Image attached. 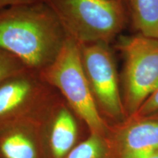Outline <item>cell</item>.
<instances>
[{"instance_id":"obj_13","label":"cell","mask_w":158,"mask_h":158,"mask_svg":"<svg viewBox=\"0 0 158 158\" xmlns=\"http://www.w3.org/2000/svg\"><path fill=\"white\" fill-rule=\"evenodd\" d=\"M158 112V89L142 105L137 113L134 115L149 116Z\"/></svg>"},{"instance_id":"obj_3","label":"cell","mask_w":158,"mask_h":158,"mask_svg":"<svg viewBox=\"0 0 158 158\" xmlns=\"http://www.w3.org/2000/svg\"><path fill=\"white\" fill-rule=\"evenodd\" d=\"M68 36L79 44L109 43L121 32L126 16L116 0H45Z\"/></svg>"},{"instance_id":"obj_1","label":"cell","mask_w":158,"mask_h":158,"mask_svg":"<svg viewBox=\"0 0 158 158\" xmlns=\"http://www.w3.org/2000/svg\"><path fill=\"white\" fill-rule=\"evenodd\" d=\"M68 37L45 2L12 6L0 10V49L40 73L61 52Z\"/></svg>"},{"instance_id":"obj_12","label":"cell","mask_w":158,"mask_h":158,"mask_svg":"<svg viewBox=\"0 0 158 158\" xmlns=\"http://www.w3.org/2000/svg\"><path fill=\"white\" fill-rule=\"evenodd\" d=\"M29 69L13 54L0 49V81Z\"/></svg>"},{"instance_id":"obj_7","label":"cell","mask_w":158,"mask_h":158,"mask_svg":"<svg viewBox=\"0 0 158 158\" xmlns=\"http://www.w3.org/2000/svg\"><path fill=\"white\" fill-rule=\"evenodd\" d=\"M81 124L84 122L58 92L41 117L46 158H67L80 143Z\"/></svg>"},{"instance_id":"obj_14","label":"cell","mask_w":158,"mask_h":158,"mask_svg":"<svg viewBox=\"0 0 158 158\" xmlns=\"http://www.w3.org/2000/svg\"><path fill=\"white\" fill-rule=\"evenodd\" d=\"M45 2V0H0V10L12 6L27 5Z\"/></svg>"},{"instance_id":"obj_6","label":"cell","mask_w":158,"mask_h":158,"mask_svg":"<svg viewBox=\"0 0 158 158\" xmlns=\"http://www.w3.org/2000/svg\"><path fill=\"white\" fill-rule=\"evenodd\" d=\"M58 92L31 69L0 81V123L40 117Z\"/></svg>"},{"instance_id":"obj_9","label":"cell","mask_w":158,"mask_h":158,"mask_svg":"<svg viewBox=\"0 0 158 158\" xmlns=\"http://www.w3.org/2000/svg\"><path fill=\"white\" fill-rule=\"evenodd\" d=\"M41 117L0 123V158H46Z\"/></svg>"},{"instance_id":"obj_11","label":"cell","mask_w":158,"mask_h":158,"mask_svg":"<svg viewBox=\"0 0 158 158\" xmlns=\"http://www.w3.org/2000/svg\"><path fill=\"white\" fill-rule=\"evenodd\" d=\"M67 158H112L106 138L98 134L89 133L81 141Z\"/></svg>"},{"instance_id":"obj_15","label":"cell","mask_w":158,"mask_h":158,"mask_svg":"<svg viewBox=\"0 0 158 158\" xmlns=\"http://www.w3.org/2000/svg\"><path fill=\"white\" fill-rule=\"evenodd\" d=\"M143 158H158V151L155 152H153L151 155H148Z\"/></svg>"},{"instance_id":"obj_10","label":"cell","mask_w":158,"mask_h":158,"mask_svg":"<svg viewBox=\"0 0 158 158\" xmlns=\"http://www.w3.org/2000/svg\"><path fill=\"white\" fill-rule=\"evenodd\" d=\"M135 28L146 37L158 39V0H128Z\"/></svg>"},{"instance_id":"obj_5","label":"cell","mask_w":158,"mask_h":158,"mask_svg":"<svg viewBox=\"0 0 158 158\" xmlns=\"http://www.w3.org/2000/svg\"><path fill=\"white\" fill-rule=\"evenodd\" d=\"M108 44L98 42L79 45L84 73L99 111L102 117L116 124L125 120L127 115L115 59Z\"/></svg>"},{"instance_id":"obj_8","label":"cell","mask_w":158,"mask_h":158,"mask_svg":"<svg viewBox=\"0 0 158 158\" xmlns=\"http://www.w3.org/2000/svg\"><path fill=\"white\" fill-rule=\"evenodd\" d=\"M112 158H143L158 151V114L133 115L109 126L106 135Z\"/></svg>"},{"instance_id":"obj_2","label":"cell","mask_w":158,"mask_h":158,"mask_svg":"<svg viewBox=\"0 0 158 158\" xmlns=\"http://www.w3.org/2000/svg\"><path fill=\"white\" fill-rule=\"evenodd\" d=\"M86 124L89 133L106 137L109 125L99 111L84 73L80 45L68 36L56 59L39 73Z\"/></svg>"},{"instance_id":"obj_4","label":"cell","mask_w":158,"mask_h":158,"mask_svg":"<svg viewBox=\"0 0 158 158\" xmlns=\"http://www.w3.org/2000/svg\"><path fill=\"white\" fill-rule=\"evenodd\" d=\"M116 46L124 58L122 100L128 117L158 89V39L141 34L122 37Z\"/></svg>"},{"instance_id":"obj_16","label":"cell","mask_w":158,"mask_h":158,"mask_svg":"<svg viewBox=\"0 0 158 158\" xmlns=\"http://www.w3.org/2000/svg\"><path fill=\"white\" fill-rule=\"evenodd\" d=\"M116 1H118V2H122V1H123V0H116Z\"/></svg>"}]
</instances>
